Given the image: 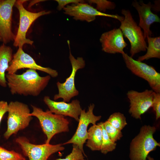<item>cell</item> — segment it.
<instances>
[{"instance_id": "3957f363", "label": "cell", "mask_w": 160, "mask_h": 160, "mask_svg": "<svg viewBox=\"0 0 160 160\" xmlns=\"http://www.w3.org/2000/svg\"><path fill=\"white\" fill-rule=\"evenodd\" d=\"M33 111L29 114L39 120L42 129L47 137L45 143L49 144L56 134L69 131V122L62 115L51 112L49 110L44 111L40 108L31 105Z\"/></svg>"}, {"instance_id": "484cf974", "label": "cell", "mask_w": 160, "mask_h": 160, "mask_svg": "<svg viewBox=\"0 0 160 160\" xmlns=\"http://www.w3.org/2000/svg\"><path fill=\"white\" fill-rule=\"evenodd\" d=\"M84 154L76 145L73 144L71 152L66 156L65 158H58L55 160H84Z\"/></svg>"}, {"instance_id": "f546056e", "label": "cell", "mask_w": 160, "mask_h": 160, "mask_svg": "<svg viewBox=\"0 0 160 160\" xmlns=\"http://www.w3.org/2000/svg\"><path fill=\"white\" fill-rule=\"evenodd\" d=\"M147 159H148V160H155L153 158L151 157L149 155L148 156Z\"/></svg>"}, {"instance_id": "1f68e13d", "label": "cell", "mask_w": 160, "mask_h": 160, "mask_svg": "<svg viewBox=\"0 0 160 160\" xmlns=\"http://www.w3.org/2000/svg\"><path fill=\"white\" fill-rule=\"evenodd\" d=\"M23 160H25V159H24Z\"/></svg>"}, {"instance_id": "d6a6232c", "label": "cell", "mask_w": 160, "mask_h": 160, "mask_svg": "<svg viewBox=\"0 0 160 160\" xmlns=\"http://www.w3.org/2000/svg\"><path fill=\"white\" fill-rule=\"evenodd\" d=\"M84 160H86V159H84Z\"/></svg>"}, {"instance_id": "9c48e42d", "label": "cell", "mask_w": 160, "mask_h": 160, "mask_svg": "<svg viewBox=\"0 0 160 160\" xmlns=\"http://www.w3.org/2000/svg\"><path fill=\"white\" fill-rule=\"evenodd\" d=\"M24 154L29 160H47L51 155L64 150L60 144L51 145L45 143L36 145L31 143L25 137H20L15 140Z\"/></svg>"}, {"instance_id": "6da1fadb", "label": "cell", "mask_w": 160, "mask_h": 160, "mask_svg": "<svg viewBox=\"0 0 160 160\" xmlns=\"http://www.w3.org/2000/svg\"><path fill=\"white\" fill-rule=\"evenodd\" d=\"M7 86L12 95L37 96L47 85L49 75L39 76L36 70L29 69L20 74L16 73L5 75Z\"/></svg>"}, {"instance_id": "836d02e7", "label": "cell", "mask_w": 160, "mask_h": 160, "mask_svg": "<svg viewBox=\"0 0 160 160\" xmlns=\"http://www.w3.org/2000/svg\"><path fill=\"white\" fill-rule=\"evenodd\" d=\"M0 160H1L0 159Z\"/></svg>"}, {"instance_id": "30bf717a", "label": "cell", "mask_w": 160, "mask_h": 160, "mask_svg": "<svg viewBox=\"0 0 160 160\" xmlns=\"http://www.w3.org/2000/svg\"><path fill=\"white\" fill-rule=\"evenodd\" d=\"M95 108L93 103L91 104L88 106L87 112L85 109L82 110L79 116V124L76 131L71 138L63 145L70 143L76 145L82 151L86 157L83 145L86 140L89 137L87 128L89 125L92 124L93 125L96 124V122L100 119L101 116L95 115L93 112Z\"/></svg>"}, {"instance_id": "9a60e30c", "label": "cell", "mask_w": 160, "mask_h": 160, "mask_svg": "<svg viewBox=\"0 0 160 160\" xmlns=\"http://www.w3.org/2000/svg\"><path fill=\"white\" fill-rule=\"evenodd\" d=\"M102 50L109 54L124 53V49L127 45L123 35L119 28H114L103 33L100 39Z\"/></svg>"}, {"instance_id": "277c9868", "label": "cell", "mask_w": 160, "mask_h": 160, "mask_svg": "<svg viewBox=\"0 0 160 160\" xmlns=\"http://www.w3.org/2000/svg\"><path fill=\"white\" fill-rule=\"evenodd\" d=\"M121 13L123 20L120 22L119 28L130 44V56L132 57L136 54L146 51L147 46L143 32L134 20L130 11L123 9Z\"/></svg>"}, {"instance_id": "5b68a950", "label": "cell", "mask_w": 160, "mask_h": 160, "mask_svg": "<svg viewBox=\"0 0 160 160\" xmlns=\"http://www.w3.org/2000/svg\"><path fill=\"white\" fill-rule=\"evenodd\" d=\"M7 129L4 136L7 139L13 134L27 127L32 119L30 110L26 104L18 101L8 104Z\"/></svg>"}, {"instance_id": "603a6c76", "label": "cell", "mask_w": 160, "mask_h": 160, "mask_svg": "<svg viewBox=\"0 0 160 160\" xmlns=\"http://www.w3.org/2000/svg\"><path fill=\"white\" fill-rule=\"evenodd\" d=\"M103 126L109 137L113 142H116L123 136L121 131L113 127L107 121L103 122Z\"/></svg>"}, {"instance_id": "cb8c5ba5", "label": "cell", "mask_w": 160, "mask_h": 160, "mask_svg": "<svg viewBox=\"0 0 160 160\" xmlns=\"http://www.w3.org/2000/svg\"><path fill=\"white\" fill-rule=\"evenodd\" d=\"M90 4H94L96 5V9L99 11L103 12L106 10H111L115 9L116 5L114 3L105 0H90L87 1Z\"/></svg>"}, {"instance_id": "8fae6325", "label": "cell", "mask_w": 160, "mask_h": 160, "mask_svg": "<svg viewBox=\"0 0 160 160\" xmlns=\"http://www.w3.org/2000/svg\"><path fill=\"white\" fill-rule=\"evenodd\" d=\"M63 9L65 14L73 17L74 20L88 22L94 20L96 16H98L112 17L120 22L124 18L116 14H109L100 12L90 5L84 3H72L66 5Z\"/></svg>"}, {"instance_id": "d4e9b609", "label": "cell", "mask_w": 160, "mask_h": 160, "mask_svg": "<svg viewBox=\"0 0 160 160\" xmlns=\"http://www.w3.org/2000/svg\"><path fill=\"white\" fill-rule=\"evenodd\" d=\"M24 159L20 154L13 151L7 150L0 146L1 160H23Z\"/></svg>"}, {"instance_id": "4fadbf2b", "label": "cell", "mask_w": 160, "mask_h": 160, "mask_svg": "<svg viewBox=\"0 0 160 160\" xmlns=\"http://www.w3.org/2000/svg\"><path fill=\"white\" fill-rule=\"evenodd\" d=\"M10 63L6 71L8 74L16 73L19 69L28 68L44 72L53 78L56 77L58 75V72L56 70L38 65L30 55L24 52L23 48H19L13 55Z\"/></svg>"}, {"instance_id": "d6986e66", "label": "cell", "mask_w": 160, "mask_h": 160, "mask_svg": "<svg viewBox=\"0 0 160 160\" xmlns=\"http://www.w3.org/2000/svg\"><path fill=\"white\" fill-rule=\"evenodd\" d=\"M89 137L86 145L92 151H100L102 141V130L98 124L88 130Z\"/></svg>"}, {"instance_id": "8992f818", "label": "cell", "mask_w": 160, "mask_h": 160, "mask_svg": "<svg viewBox=\"0 0 160 160\" xmlns=\"http://www.w3.org/2000/svg\"><path fill=\"white\" fill-rule=\"evenodd\" d=\"M27 0H19L16 1L15 5L18 10L20 15L19 28L14 40L13 45L15 47L23 48L25 44L32 45L33 41L26 38V33L29 28L37 19L41 16L47 15L50 11L45 10L38 12H31L26 10L23 6V3Z\"/></svg>"}, {"instance_id": "44dd1931", "label": "cell", "mask_w": 160, "mask_h": 160, "mask_svg": "<svg viewBox=\"0 0 160 160\" xmlns=\"http://www.w3.org/2000/svg\"><path fill=\"white\" fill-rule=\"evenodd\" d=\"M98 124L101 126L102 130V141L100 151L101 153L105 154L115 150L116 143L112 141L108 135L103 126V122Z\"/></svg>"}, {"instance_id": "4dcf8cb0", "label": "cell", "mask_w": 160, "mask_h": 160, "mask_svg": "<svg viewBox=\"0 0 160 160\" xmlns=\"http://www.w3.org/2000/svg\"><path fill=\"white\" fill-rule=\"evenodd\" d=\"M0 41H1V37H0Z\"/></svg>"}, {"instance_id": "4316f807", "label": "cell", "mask_w": 160, "mask_h": 160, "mask_svg": "<svg viewBox=\"0 0 160 160\" xmlns=\"http://www.w3.org/2000/svg\"><path fill=\"white\" fill-rule=\"evenodd\" d=\"M152 107L156 113V120L160 117V93L155 92Z\"/></svg>"}, {"instance_id": "52a82bcc", "label": "cell", "mask_w": 160, "mask_h": 160, "mask_svg": "<svg viewBox=\"0 0 160 160\" xmlns=\"http://www.w3.org/2000/svg\"><path fill=\"white\" fill-rule=\"evenodd\" d=\"M67 43L69 48V59L72 66V71L69 76L63 83L58 81L56 84L58 89V93L55 95L53 99L56 100L62 98L65 102H69L71 99L78 95L79 92L76 88L75 79L77 71L79 69L84 68L85 65V61L82 57H78L76 59L72 55L69 40Z\"/></svg>"}, {"instance_id": "2e32d148", "label": "cell", "mask_w": 160, "mask_h": 160, "mask_svg": "<svg viewBox=\"0 0 160 160\" xmlns=\"http://www.w3.org/2000/svg\"><path fill=\"white\" fill-rule=\"evenodd\" d=\"M43 101L52 113L68 116L79 121V116L82 109L80 102L78 100H73L71 103H67L63 101L57 102L53 100L49 96H47L44 97Z\"/></svg>"}, {"instance_id": "ac0fdd59", "label": "cell", "mask_w": 160, "mask_h": 160, "mask_svg": "<svg viewBox=\"0 0 160 160\" xmlns=\"http://www.w3.org/2000/svg\"><path fill=\"white\" fill-rule=\"evenodd\" d=\"M12 50L11 47L3 44L0 45V86H7L5 72L13 58Z\"/></svg>"}, {"instance_id": "7402d4cb", "label": "cell", "mask_w": 160, "mask_h": 160, "mask_svg": "<svg viewBox=\"0 0 160 160\" xmlns=\"http://www.w3.org/2000/svg\"><path fill=\"white\" fill-rule=\"evenodd\" d=\"M107 121L113 127L120 131L127 124L126 117L119 112L111 114Z\"/></svg>"}, {"instance_id": "e0dca14e", "label": "cell", "mask_w": 160, "mask_h": 160, "mask_svg": "<svg viewBox=\"0 0 160 160\" xmlns=\"http://www.w3.org/2000/svg\"><path fill=\"white\" fill-rule=\"evenodd\" d=\"M132 4L138 13L140 19L138 26L143 29L145 38L151 37L152 33L150 29L151 25L154 22H160L159 17L151 10L153 5L150 2L145 4L143 1L138 2L135 0Z\"/></svg>"}, {"instance_id": "f1b7e54d", "label": "cell", "mask_w": 160, "mask_h": 160, "mask_svg": "<svg viewBox=\"0 0 160 160\" xmlns=\"http://www.w3.org/2000/svg\"><path fill=\"white\" fill-rule=\"evenodd\" d=\"M8 104L7 102L4 101H0V124L4 115L8 112Z\"/></svg>"}, {"instance_id": "ffe728a7", "label": "cell", "mask_w": 160, "mask_h": 160, "mask_svg": "<svg viewBox=\"0 0 160 160\" xmlns=\"http://www.w3.org/2000/svg\"><path fill=\"white\" fill-rule=\"evenodd\" d=\"M148 46L146 54L139 56L137 60L142 62L152 58H160V37H153L148 36L147 37Z\"/></svg>"}, {"instance_id": "7c38bea8", "label": "cell", "mask_w": 160, "mask_h": 160, "mask_svg": "<svg viewBox=\"0 0 160 160\" xmlns=\"http://www.w3.org/2000/svg\"><path fill=\"white\" fill-rule=\"evenodd\" d=\"M155 92L148 89L142 92L134 90L127 92V95L130 102L129 112L132 117L141 119V116L152 107Z\"/></svg>"}, {"instance_id": "ba28073f", "label": "cell", "mask_w": 160, "mask_h": 160, "mask_svg": "<svg viewBox=\"0 0 160 160\" xmlns=\"http://www.w3.org/2000/svg\"><path fill=\"white\" fill-rule=\"evenodd\" d=\"M122 55L127 67L134 74L146 80L154 92L160 93V74L153 66Z\"/></svg>"}, {"instance_id": "5bb4252c", "label": "cell", "mask_w": 160, "mask_h": 160, "mask_svg": "<svg viewBox=\"0 0 160 160\" xmlns=\"http://www.w3.org/2000/svg\"><path fill=\"white\" fill-rule=\"evenodd\" d=\"M15 0H0V36L5 44L14 40L15 36L12 31V8Z\"/></svg>"}, {"instance_id": "83f0119b", "label": "cell", "mask_w": 160, "mask_h": 160, "mask_svg": "<svg viewBox=\"0 0 160 160\" xmlns=\"http://www.w3.org/2000/svg\"><path fill=\"white\" fill-rule=\"evenodd\" d=\"M58 4L57 9L59 10H60L63 9L65 6L71 3H84V1L81 0H56Z\"/></svg>"}, {"instance_id": "7a4b0ae2", "label": "cell", "mask_w": 160, "mask_h": 160, "mask_svg": "<svg viewBox=\"0 0 160 160\" xmlns=\"http://www.w3.org/2000/svg\"><path fill=\"white\" fill-rule=\"evenodd\" d=\"M156 128L154 126L144 125L140 129L139 134L131 141L129 157L130 160H147L149 153L160 146L153 138Z\"/></svg>"}]
</instances>
